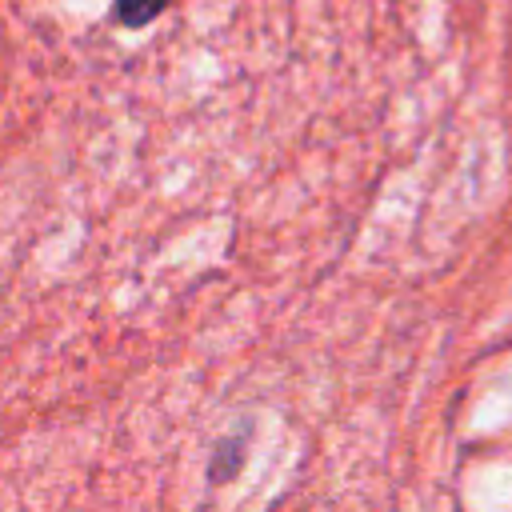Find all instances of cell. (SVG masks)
Segmentation results:
<instances>
[{"label": "cell", "mask_w": 512, "mask_h": 512, "mask_svg": "<svg viewBox=\"0 0 512 512\" xmlns=\"http://www.w3.org/2000/svg\"><path fill=\"white\" fill-rule=\"evenodd\" d=\"M168 0H116V24L124 28H140L148 20H156L164 12Z\"/></svg>", "instance_id": "1"}]
</instances>
